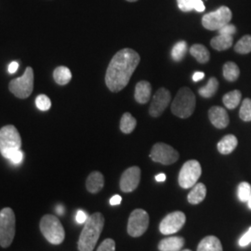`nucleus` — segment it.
<instances>
[{
	"label": "nucleus",
	"mask_w": 251,
	"mask_h": 251,
	"mask_svg": "<svg viewBox=\"0 0 251 251\" xmlns=\"http://www.w3.org/2000/svg\"><path fill=\"white\" fill-rule=\"evenodd\" d=\"M140 55L132 49L119 50L111 60L105 75V83L112 92L123 90L140 63Z\"/></svg>",
	"instance_id": "1"
},
{
	"label": "nucleus",
	"mask_w": 251,
	"mask_h": 251,
	"mask_svg": "<svg viewBox=\"0 0 251 251\" xmlns=\"http://www.w3.org/2000/svg\"><path fill=\"white\" fill-rule=\"evenodd\" d=\"M104 227V217L96 212L90 216L85 223L77 243L78 251H93Z\"/></svg>",
	"instance_id": "2"
},
{
	"label": "nucleus",
	"mask_w": 251,
	"mask_h": 251,
	"mask_svg": "<svg viewBox=\"0 0 251 251\" xmlns=\"http://www.w3.org/2000/svg\"><path fill=\"white\" fill-rule=\"evenodd\" d=\"M196 108V95L187 87H183L178 91L172 101L171 111L179 118L190 117Z\"/></svg>",
	"instance_id": "3"
},
{
	"label": "nucleus",
	"mask_w": 251,
	"mask_h": 251,
	"mask_svg": "<svg viewBox=\"0 0 251 251\" xmlns=\"http://www.w3.org/2000/svg\"><path fill=\"white\" fill-rule=\"evenodd\" d=\"M22 138L17 128L12 125L3 126L0 129V152L6 158L16 151L21 150Z\"/></svg>",
	"instance_id": "4"
},
{
	"label": "nucleus",
	"mask_w": 251,
	"mask_h": 251,
	"mask_svg": "<svg viewBox=\"0 0 251 251\" xmlns=\"http://www.w3.org/2000/svg\"><path fill=\"white\" fill-rule=\"evenodd\" d=\"M40 231L46 239L53 245L63 243L65 237L63 226L57 217L53 215H45L40 221Z\"/></svg>",
	"instance_id": "5"
},
{
	"label": "nucleus",
	"mask_w": 251,
	"mask_h": 251,
	"mask_svg": "<svg viewBox=\"0 0 251 251\" xmlns=\"http://www.w3.org/2000/svg\"><path fill=\"white\" fill-rule=\"evenodd\" d=\"M15 235V214L10 207L0 211V246L9 248Z\"/></svg>",
	"instance_id": "6"
},
{
	"label": "nucleus",
	"mask_w": 251,
	"mask_h": 251,
	"mask_svg": "<svg viewBox=\"0 0 251 251\" xmlns=\"http://www.w3.org/2000/svg\"><path fill=\"white\" fill-rule=\"evenodd\" d=\"M233 17L231 9L222 6L217 10L206 13L202 17V25L210 31H219L221 28L230 24Z\"/></svg>",
	"instance_id": "7"
},
{
	"label": "nucleus",
	"mask_w": 251,
	"mask_h": 251,
	"mask_svg": "<svg viewBox=\"0 0 251 251\" xmlns=\"http://www.w3.org/2000/svg\"><path fill=\"white\" fill-rule=\"evenodd\" d=\"M9 89L17 98L26 99L34 89V71L32 67H27L23 76L10 81Z\"/></svg>",
	"instance_id": "8"
},
{
	"label": "nucleus",
	"mask_w": 251,
	"mask_h": 251,
	"mask_svg": "<svg viewBox=\"0 0 251 251\" xmlns=\"http://www.w3.org/2000/svg\"><path fill=\"white\" fill-rule=\"evenodd\" d=\"M202 174V169L198 160H189L184 163L179 174V184L181 188L194 187Z\"/></svg>",
	"instance_id": "9"
},
{
	"label": "nucleus",
	"mask_w": 251,
	"mask_h": 251,
	"mask_svg": "<svg viewBox=\"0 0 251 251\" xmlns=\"http://www.w3.org/2000/svg\"><path fill=\"white\" fill-rule=\"evenodd\" d=\"M149 226V215L141 208L131 212L127 223V233L132 237H140L144 234Z\"/></svg>",
	"instance_id": "10"
},
{
	"label": "nucleus",
	"mask_w": 251,
	"mask_h": 251,
	"mask_svg": "<svg viewBox=\"0 0 251 251\" xmlns=\"http://www.w3.org/2000/svg\"><path fill=\"white\" fill-rule=\"evenodd\" d=\"M179 152L171 145L163 143L155 144L152 146L150 157L152 161L162 165H171L179 159Z\"/></svg>",
	"instance_id": "11"
},
{
	"label": "nucleus",
	"mask_w": 251,
	"mask_h": 251,
	"mask_svg": "<svg viewBox=\"0 0 251 251\" xmlns=\"http://www.w3.org/2000/svg\"><path fill=\"white\" fill-rule=\"evenodd\" d=\"M186 222L185 214L181 211H174L162 220L159 230L163 234L170 235L178 233Z\"/></svg>",
	"instance_id": "12"
},
{
	"label": "nucleus",
	"mask_w": 251,
	"mask_h": 251,
	"mask_svg": "<svg viewBox=\"0 0 251 251\" xmlns=\"http://www.w3.org/2000/svg\"><path fill=\"white\" fill-rule=\"evenodd\" d=\"M171 100L170 90L161 88L156 91L152 97V103L149 109L150 115L153 117H159L168 107Z\"/></svg>",
	"instance_id": "13"
},
{
	"label": "nucleus",
	"mask_w": 251,
	"mask_h": 251,
	"mask_svg": "<svg viewBox=\"0 0 251 251\" xmlns=\"http://www.w3.org/2000/svg\"><path fill=\"white\" fill-rule=\"evenodd\" d=\"M141 180V170L139 167H131L124 171L120 179V189L124 193H131L138 187Z\"/></svg>",
	"instance_id": "14"
},
{
	"label": "nucleus",
	"mask_w": 251,
	"mask_h": 251,
	"mask_svg": "<svg viewBox=\"0 0 251 251\" xmlns=\"http://www.w3.org/2000/svg\"><path fill=\"white\" fill-rule=\"evenodd\" d=\"M208 117L212 125L219 129L225 128L229 125L230 120L225 108L221 106H213L210 108L208 111Z\"/></svg>",
	"instance_id": "15"
},
{
	"label": "nucleus",
	"mask_w": 251,
	"mask_h": 251,
	"mask_svg": "<svg viewBox=\"0 0 251 251\" xmlns=\"http://www.w3.org/2000/svg\"><path fill=\"white\" fill-rule=\"evenodd\" d=\"M151 92H152L151 84L148 81H140L137 83L135 88V100L139 103L144 104L148 102V100H150Z\"/></svg>",
	"instance_id": "16"
},
{
	"label": "nucleus",
	"mask_w": 251,
	"mask_h": 251,
	"mask_svg": "<svg viewBox=\"0 0 251 251\" xmlns=\"http://www.w3.org/2000/svg\"><path fill=\"white\" fill-rule=\"evenodd\" d=\"M103 186H104L103 175L99 171L91 172L86 181L87 190L91 194H97L103 188Z\"/></svg>",
	"instance_id": "17"
},
{
	"label": "nucleus",
	"mask_w": 251,
	"mask_h": 251,
	"mask_svg": "<svg viewBox=\"0 0 251 251\" xmlns=\"http://www.w3.org/2000/svg\"><path fill=\"white\" fill-rule=\"evenodd\" d=\"M184 239L180 236H171L162 239L158 244L160 251H179L184 246Z\"/></svg>",
	"instance_id": "18"
},
{
	"label": "nucleus",
	"mask_w": 251,
	"mask_h": 251,
	"mask_svg": "<svg viewBox=\"0 0 251 251\" xmlns=\"http://www.w3.org/2000/svg\"><path fill=\"white\" fill-rule=\"evenodd\" d=\"M198 251H224L219 238L214 235H208L201 240L198 247Z\"/></svg>",
	"instance_id": "19"
},
{
	"label": "nucleus",
	"mask_w": 251,
	"mask_h": 251,
	"mask_svg": "<svg viewBox=\"0 0 251 251\" xmlns=\"http://www.w3.org/2000/svg\"><path fill=\"white\" fill-rule=\"evenodd\" d=\"M238 141L234 135H226L218 144V150L222 154H229L236 148Z\"/></svg>",
	"instance_id": "20"
},
{
	"label": "nucleus",
	"mask_w": 251,
	"mask_h": 251,
	"mask_svg": "<svg viewBox=\"0 0 251 251\" xmlns=\"http://www.w3.org/2000/svg\"><path fill=\"white\" fill-rule=\"evenodd\" d=\"M206 195V188L205 184L203 183H197L192 191L189 193L188 202L192 205H198L199 203H201L205 198Z\"/></svg>",
	"instance_id": "21"
},
{
	"label": "nucleus",
	"mask_w": 251,
	"mask_h": 251,
	"mask_svg": "<svg viewBox=\"0 0 251 251\" xmlns=\"http://www.w3.org/2000/svg\"><path fill=\"white\" fill-rule=\"evenodd\" d=\"M177 4L179 9L183 12H189L192 10L203 12L206 9L202 0H177Z\"/></svg>",
	"instance_id": "22"
},
{
	"label": "nucleus",
	"mask_w": 251,
	"mask_h": 251,
	"mask_svg": "<svg viewBox=\"0 0 251 251\" xmlns=\"http://www.w3.org/2000/svg\"><path fill=\"white\" fill-rule=\"evenodd\" d=\"M233 37L232 36L225 35H218L213 37L210 41V45L215 49L216 50L223 51L230 49L233 45Z\"/></svg>",
	"instance_id": "23"
},
{
	"label": "nucleus",
	"mask_w": 251,
	"mask_h": 251,
	"mask_svg": "<svg viewBox=\"0 0 251 251\" xmlns=\"http://www.w3.org/2000/svg\"><path fill=\"white\" fill-rule=\"evenodd\" d=\"M190 53L198 63H206L210 59V53L205 46L195 44L190 49Z\"/></svg>",
	"instance_id": "24"
},
{
	"label": "nucleus",
	"mask_w": 251,
	"mask_h": 251,
	"mask_svg": "<svg viewBox=\"0 0 251 251\" xmlns=\"http://www.w3.org/2000/svg\"><path fill=\"white\" fill-rule=\"evenodd\" d=\"M53 78L58 85L64 86L72 79V73L65 66H59L54 70Z\"/></svg>",
	"instance_id": "25"
},
{
	"label": "nucleus",
	"mask_w": 251,
	"mask_h": 251,
	"mask_svg": "<svg viewBox=\"0 0 251 251\" xmlns=\"http://www.w3.org/2000/svg\"><path fill=\"white\" fill-rule=\"evenodd\" d=\"M242 98V94L239 90H233L228 92L227 94H225L223 98V101L225 107L228 109H234L237 107L241 101Z\"/></svg>",
	"instance_id": "26"
},
{
	"label": "nucleus",
	"mask_w": 251,
	"mask_h": 251,
	"mask_svg": "<svg viewBox=\"0 0 251 251\" xmlns=\"http://www.w3.org/2000/svg\"><path fill=\"white\" fill-rule=\"evenodd\" d=\"M136 125V119L129 113H125L120 120V129L125 134L131 133L134 130Z\"/></svg>",
	"instance_id": "27"
},
{
	"label": "nucleus",
	"mask_w": 251,
	"mask_h": 251,
	"mask_svg": "<svg viewBox=\"0 0 251 251\" xmlns=\"http://www.w3.org/2000/svg\"><path fill=\"white\" fill-rule=\"evenodd\" d=\"M240 75V70L236 63L233 62H228L224 66V76L225 79L230 82L237 80Z\"/></svg>",
	"instance_id": "28"
},
{
	"label": "nucleus",
	"mask_w": 251,
	"mask_h": 251,
	"mask_svg": "<svg viewBox=\"0 0 251 251\" xmlns=\"http://www.w3.org/2000/svg\"><path fill=\"white\" fill-rule=\"evenodd\" d=\"M218 88H219V82L215 77H211L206 83V86L200 88L198 92L202 97L207 99V98H211L212 96L215 95Z\"/></svg>",
	"instance_id": "29"
},
{
	"label": "nucleus",
	"mask_w": 251,
	"mask_h": 251,
	"mask_svg": "<svg viewBox=\"0 0 251 251\" xmlns=\"http://www.w3.org/2000/svg\"><path fill=\"white\" fill-rule=\"evenodd\" d=\"M188 50V45L185 41L181 40L173 46L171 50V57L175 62H180Z\"/></svg>",
	"instance_id": "30"
},
{
	"label": "nucleus",
	"mask_w": 251,
	"mask_h": 251,
	"mask_svg": "<svg viewBox=\"0 0 251 251\" xmlns=\"http://www.w3.org/2000/svg\"><path fill=\"white\" fill-rule=\"evenodd\" d=\"M234 50L239 54H248L251 52V36L247 35L234 46Z\"/></svg>",
	"instance_id": "31"
},
{
	"label": "nucleus",
	"mask_w": 251,
	"mask_h": 251,
	"mask_svg": "<svg viewBox=\"0 0 251 251\" xmlns=\"http://www.w3.org/2000/svg\"><path fill=\"white\" fill-rule=\"evenodd\" d=\"M239 117L243 121H251V99H245L243 100L239 112Z\"/></svg>",
	"instance_id": "32"
},
{
	"label": "nucleus",
	"mask_w": 251,
	"mask_h": 251,
	"mask_svg": "<svg viewBox=\"0 0 251 251\" xmlns=\"http://www.w3.org/2000/svg\"><path fill=\"white\" fill-rule=\"evenodd\" d=\"M251 195V186L249 182L243 181L238 185V198L241 202H248Z\"/></svg>",
	"instance_id": "33"
},
{
	"label": "nucleus",
	"mask_w": 251,
	"mask_h": 251,
	"mask_svg": "<svg viewBox=\"0 0 251 251\" xmlns=\"http://www.w3.org/2000/svg\"><path fill=\"white\" fill-rule=\"evenodd\" d=\"M36 107L41 111H48L51 107V100L48 96L44 94H40L36 97Z\"/></svg>",
	"instance_id": "34"
},
{
	"label": "nucleus",
	"mask_w": 251,
	"mask_h": 251,
	"mask_svg": "<svg viewBox=\"0 0 251 251\" xmlns=\"http://www.w3.org/2000/svg\"><path fill=\"white\" fill-rule=\"evenodd\" d=\"M97 251H116V242L111 238H107L100 245Z\"/></svg>",
	"instance_id": "35"
},
{
	"label": "nucleus",
	"mask_w": 251,
	"mask_h": 251,
	"mask_svg": "<svg viewBox=\"0 0 251 251\" xmlns=\"http://www.w3.org/2000/svg\"><path fill=\"white\" fill-rule=\"evenodd\" d=\"M219 35H225V36H233L235 33H236V27L234 26L233 25L228 24L225 26L221 28L218 31Z\"/></svg>",
	"instance_id": "36"
},
{
	"label": "nucleus",
	"mask_w": 251,
	"mask_h": 251,
	"mask_svg": "<svg viewBox=\"0 0 251 251\" xmlns=\"http://www.w3.org/2000/svg\"><path fill=\"white\" fill-rule=\"evenodd\" d=\"M23 159H24V152H23V151H21V150H18V151L13 152L9 156V161L13 163V164H15V165L21 164L22 161H23Z\"/></svg>",
	"instance_id": "37"
},
{
	"label": "nucleus",
	"mask_w": 251,
	"mask_h": 251,
	"mask_svg": "<svg viewBox=\"0 0 251 251\" xmlns=\"http://www.w3.org/2000/svg\"><path fill=\"white\" fill-rule=\"evenodd\" d=\"M251 243V227L249 229V231L243 235L242 237L239 240V246L240 247H247Z\"/></svg>",
	"instance_id": "38"
},
{
	"label": "nucleus",
	"mask_w": 251,
	"mask_h": 251,
	"mask_svg": "<svg viewBox=\"0 0 251 251\" xmlns=\"http://www.w3.org/2000/svg\"><path fill=\"white\" fill-rule=\"evenodd\" d=\"M88 218H89V217L87 216V214H86L83 210H78V211H77V213H76V216H75L76 223H77V224H79V225L85 224V223L87 222Z\"/></svg>",
	"instance_id": "39"
},
{
	"label": "nucleus",
	"mask_w": 251,
	"mask_h": 251,
	"mask_svg": "<svg viewBox=\"0 0 251 251\" xmlns=\"http://www.w3.org/2000/svg\"><path fill=\"white\" fill-rule=\"evenodd\" d=\"M121 201H122V198L118 195H116L110 199V204L112 206H117V205H119L121 203Z\"/></svg>",
	"instance_id": "40"
},
{
	"label": "nucleus",
	"mask_w": 251,
	"mask_h": 251,
	"mask_svg": "<svg viewBox=\"0 0 251 251\" xmlns=\"http://www.w3.org/2000/svg\"><path fill=\"white\" fill-rule=\"evenodd\" d=\"M19 68V63L17 62H12L9 65V74H14L17 72Z\"/></svg>",
	"instance_id": "41"
},
{
	"label": "nucleus",
	"mask_w": 251,
	"mask_h": 251,
	"mask_svg": "<svg viewBox=\"0 0 251 251\" xmlns=\"http://www.w3.org/2000/svg\"><path fill=\"white\" fill-rule=\"evenodd\" d=\"M205 76V74L202 72L195 73V75H193V80L195 82H198V81L202 80Z\"/></svg>",
	"instance_id": "42"
},
{
	"label": "nucleus",
	"mask_w": 251,
	"mask_h": 251,
	"mask_svg": "<svg viewBox=\"0 0 251 251\" xmlns=\"http://www.w3.org/2000/svg\"><path fill=\"white\" fill-rule=\"evenodd\" d=\"M166 179H167V176H166V174H164V173H160V174H158V175L155 176L156 181H159V182L165 181Z\"/></svg>",
	"instance_id": "43"
},
{
	"label": "nucleus",
	"mask_w": 251,
	"mask_h": 251,
	"mask_svg": "<svg viewBox=\"0 0 251 251\" xmlns=\"http://www.w3.org/2000/svg\"><path fill=\"white\" fill-rule=\"evenodd\" d=\"M56 211L60 214V215H63V212H64V209L62 206H58V207L56 208Z\"/></svg>",
	"instance_id": "44"
},
{
	"label": "nucleus",
	"mask_w": 251,
	"mask_h": 251,
	"mask_svg": "<svg viewBox=\"0 0 251 251\" xmlns=\"http://www.w3.org/2000/svg\"><path fill=\"white\" fill-rule=\"evenodd\" d=\"M248 206H249V207L251 209V195L250 198H249V200H248Z\"/></svg>",
	"instance_id": "45"
},
{
	"label": "nucleus",
	"mask_w": 251,
	"mask_h": 251,
	"mask_svg": "<svg viewBox=\"0 0 251 251\" xmlns=\"http://www.w3.org/2000/svg\"><path fill=\"white\" fill-rule=\"evenodd\" d=\"M126 1H128V2H136V1H138V0H126Z\"/></svg>",
	"instance_id": "46"
},
{
	"label": "nucleus",
	"mask_w": 251,
	"mask_h": 251,
	"mask_svg": "<svg viewBox=\"0 0 251 251\" xmlns=\"http://www.w3.org/2000/svg\"><path fill=\"white\" fill-rule=\"evenodd\" d=\"M190 251V250H184V251Z\"/></svg>",
	"instance_id": "47"
}]
</instances>
